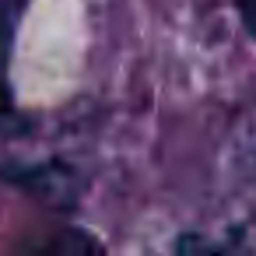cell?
I'll return each mask as SVG.
<instances>
[{"label": "cell", "instance_id": "6da1fadb", "mask_svg": "<svg viewBox=\"0 0 256 256\" xmlns=\"http://www.w3.org/2000/svg\"><path fill=\"white\" fill-rule=\"evenodd\" d=\"M11 256H102V246L84 228H53L22 242Z\"/></svg>", "mask_w": 256, "mask_h": 256}, {"label": "cell", "instance_id": "7a4b0ae2", "mask_svg": "<svg viewBox=\"0 0 256 256\" xmlns=\"http://www.w3.org/2000/svg\"><path fill=\"white\" fill-rule=\"evenodd\" d=\"M25 0H0V109H11V88H8V64H11V46H14V28L22 18Z\"/></svg>", "mask_w": 256, "mask_h": 256}, {"label": "cell", "instance_id": "3957f363", "mask_svg": "<svg viewBox=\"0 0 256 256\" xmlns=\"http://www.w3.org/2000/svg\"><path fill=\"white\" fill-rule=\"evenodd\" d=\"M172 256H224V249H221V246H218L214 238L190 232V235H182V238L176 242Z\"/></svg>", "mask_w": 256, "mask_h": 256}, {"label": "cell", "instance_id": "277c9868", "mask_svg": "<svg viewBox=\"0 0 256 256\" xmlns=\"http://www.w3.org/2000/svg\"><path fill=\"white\" fill-rule=\"evenodd\" d=\"M238 11H242V22L249 25V36L256 39V0H235Z\"/></svg>", "mask_w": 256, "mask_h": 256}]
</instances>
